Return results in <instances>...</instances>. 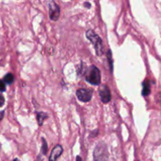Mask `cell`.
<instances>
[{"label":"cell","instance_id":"10","mask_svg":"<svg viewBox=\"0 0 161 161\" xmlns=\"http://www.w3.org/2000/svg\"><path fill=\"white\" fill-rule=\"evenodd\" d=\"M14 75H12V74H10V73H8V74H6V75L4 76L3 82H5V83L12 84V83L14 82Z\"/></svg>","mask_w":161,"mask_h":161},{"label":"cell","instance_id":"3","mask_svg":"<svg viewBox=\"0 0 161 161\" xmlns=\"http://www.w3.org/2000/svg\"><path fill=\"white\" fill-rule=\"evenodd\" d=\"M94 161H109V153L106 145L101 142L97 145L94 151Z\"/></svg>","mask_w":161,"mask_h":161},{"label":"cell","instance_id":"17","mask_svg":"<svg viewBox=\"0 0 161 161\" xmlns=\"http://www.w3.org/2000/svg\"><path fill=\"white\" fill-rule=\"evenodd\" d=\"M76 161H82V159L79 156H76Z\"/></svg>","mask_w":161,"mask_h":161},{"label":"cell","instance_id":"2","mask_svg":"<svg viewBox=\"0 0 161 161\" xmlns=\"http://www.w3.org/2000/svg\"><path fill=\"white\" fill-rule=\"evenodd\" d=\"M86 36L88 39V40L94 45L97 55H102L103 54V44H102V39L100 38L93 30H88L86 32Z\"/></svg>","mask_w":161,"mask_h":161},{"label":"cell","instance_id":"9","mask_svg":"<svg viewBox=\"0 0 161 161\" xmlns=\"http://www.w3.org/2000/svg\"><path fill=\"white\" fill-rule=\"evenodd\" d=\"M48 117V115L45 112H38L37 113V120H38V123L39 126H42L43 124V121L45 119H46Z\"/></svg>","mask_w":161,"mask_h":161},{"label":"cell","instance_id":"15","mask_svg":"<svg viewBox=\"0 0 161 161\" xmlns=\"http://www.w3.org/2000/svg\"><path fill=\"white\" fill-rule=\"evenodd\" d=\"M3 116H4V111L0 112V121L2 120V118H3Z\"/></svg>","mask_w":161,"mask_h":161},{"label":"cell","instance_id":"7","mask_svg":"<svg viewBox=\"0 0 161 161\" xmlns=\"http://www.w3.org/2000/svg\"><path fill=\"white\" fill-rule=\"evenodd\" d=\"M62 153H63L62 146L61 145H57L52 150L50 158H49V161H57L58 157H60L62 156Z\"/></svg>","mask_w":161,"mask_h":161},{"label":"cell","instance_id":"14","mask_svg":"<svg viewBox=\"0 0 161 161\" xmlns=\"http://www.w3.org/2000/svg\"><path fill=\"white\" fill-rule=\"evenodd\" d=\"M5 103V98L2 94H0V107H2Z\"/></svg>","mask_w":161,"mask_h":161},{"label":"cell","instance_id":"12","mask_svg":"<svg viewBox=\"0 0 161 161\" xmlns=\"http://www.w3.org/2000/svg\"><path fill=\"white\" fill-rule=\"evenodd\" d=\"M108 59L109 62L110 69H111V70H112V53L110 50H109V52H108Z\"/></svg>","mask_w":161,"mask_h":161},{"label":"cell","instance_id":"16","mask_svg":"<svg viewBox=\"0 0 161 161\" xmlns=\"http://www.w3.org/2000/svg\"><path fill=\"white\" fill-rule=\"evenodd\" d=\"M84 6H85V7L88 8V9H89V8H90V4L88 3V2H85Z\"/></svg>","mask_w":161,"mask_h":161},{"label":"cell","instance_id":"13","mask_svg":"<svg viewBox=\"0 0 161 161\" xmlns=\"http://www.w3.org/2000/svg\"><path fill=\"white\" fill-rule=\"evenodd\" d=\"M6 90V84L2 80L0 79V92H4Z\"/></svg>","mask_w":161,"mask_h":161},{"label":"cell","instance_id":"8","mask_svg":"<svg viewBox=\"0 0 161 161\" xmlns=\"http://www.w3.org/2000/svg\"><path fill=\"white\" fill-rule=\"evenodd\" d=\"M143 90H142V94L144 95V96H148L149 94H150L151 92V90H150V83L149 81H145L143 82Z\"/></svg>","mask_w":161,"mask_h":161},{"label":"cell","instance_id":"4","mask_svg":"<svg viewBox=\"0 0 161 161\" xmlns=\"http://www.w3.org/2000/svg\"><path fill=\"white\" fill-rule=\"evenodd\" d=\"M49 16L52 21H57L60 16V8L54 1H49Z\"/></svg>","mask_w":161,"mask_h":161},{"label":"cell","instance_id":"1","mask_svg":"<svg viewBox=\"0 0 161 161\" xmlns=\"http://www.w3.org/2000/svg\"><path fill=\"white\" fill-rule=\"evenodd\" d=\"M85 79L90 84L98 86L101 83V72L100 70L94 65H91L86 69L85 73Z\"/></svg>","mask_w":161,"mask_h":161},{"label":"cell","instance_id":"18","mask_svg":"<svg viewBox=\"0 0 161 161\" xmlns=\"http://www.w3.org/2000/svg\"><path fill=\"white\" fill-rule=\"evenodd\" d=\"M14 161H20V160L18 159H17V158H16V159H14Z\"/></svg>","mask_w":161,"mask_h":161},{"label":"cell","instance_id":"11","mask_svg":"<svg viewBox=\"0 0 161 161\" xmlns=\"http://www.w3.org/2000/svg\"><path fill=\"white\" fill-rule=\"evenodd\" d=\"M42 148H41V153L42 155H46L47 153V151H48V146H47V143H46V140L44 138H42Z\"/></svg>","mask_w":161,"mask_h":161},{"label":"cell","instance_id":"5","mask_svg":"<svg viewBox=\"0 0 161 161\" xmlns=\"http://www.w3.org/2000/svg\"><path fill=\"white\" fill-rule=\"evenodd\" d=\"M93 91L89 89H79L76 91V96L79 101L87 102L92 98Z\"/></svg>","mask_w":161,"mask_h":161},{"label":"cell","instance_id":"6","mask_svg":"<svg viewBox=\"0 0 161 161\" xmlns=\"http://www.w3.org/2000/svg\"><path fill=\"white\" fill-rule=\"evenodd\" d=\"M98 93H99L100 98H101L103 103H109L110 102L111 94H110L109 89L106 85H102V86H100Z\"/></svg>","mask_w":161,"mask_h":161}]
</instances>
